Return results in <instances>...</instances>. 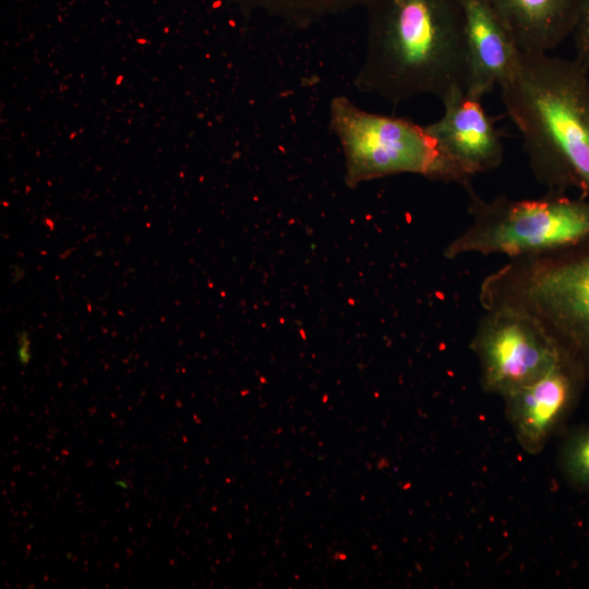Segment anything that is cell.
Wrapping results in <instances>:
<instances>
[{"label": "cell", "instance_id": "cell-3", "mask_svg": "<svg viewBox=\"0 0 589 589\" xmlns=\"http://www.w3.org/2000/svg\"><path fill=\"white\" fill-rule=\"evenodd\" d=\"M479 300L484 310L506 304L536 317L589 383V240L509 259L483 279Z\"/></svg>", "mask_w": 589, "mask_h": 589}, {"label": "cell", "instance_id": "cell-14", "mask_svg": "<svg viewBox=\"0 0 589 589\" xmlns=\"http://www.w3.org/2000/svg\"><path fill=\"white\" fill-rule=\"evenodd\" d=\"M16 358L24 366L32 360V340L26 330H21L16 335Z\"/></svg>", "mask_w": 589, "mask_h": 589}, {"label": "cell", "instance_id": "cell-6", "mask_svg": "<svg viewBox=\"0 0 589 589\" xmlns=\"http://www.w3.org/2000/svg\"><path fill=\"white\" fill-rule=\"evenodd\" d=\"M470 349L483 390L502 398L542 376L564 356L536 317L506 304L485 309Z\"/></svg>", "mask_w": 589, "mask_h": 589}, {"label": "cell", "instance_id": "cell-2", "mask_svg": "<svg viewBox=\"0 0 589 589\" xmlns=\"http://www.w3.org/2000/svg\"><path fill=\"white\" fill-rule=\"evenodd\" d=\"M589 70L574 59L521 52L501 86L536 180L549 191L589 197Z\"/></svg>", "mask_w": 589, "mask_h": 589}, {"label": "cell", "instance_id": "cell-13", "mask_svg": "<svg viewBox=\"0 0 589 589\" xmlns=\"http://www.w3.org/2000/svg\"><path fill=\"white\" fill-rule=\"evenodd\" d=\"M575 59L589 70V0H584L578 22L572 35Z\"/></svg>", "mask_w": 589, "mask_h": 589}, {"label": "cell", "instance_id": "cell-12", "mask_svg": "<svg viewBox=\"0 0 589 589\" xmlns=\"http://www.w3.org/2000/svg\"><path fill=\"white\" fill-rule=\"evenodd\" d=\"M558 467L572 488L589 493V421L565 433L558 450Z\"/></svg>", "mask_w": 589, "mask_h": 589}, {"label": "cell", "instance_id": "cell-11", "mask_svg": "<svg viewBox=\"0 0 589 589\" xmlns=\"http://www.w3.org/2000/svg\"><path fill=\"white\" fill-rule=\"evenodd\" d=\"M250 11H262L292 25L309 26L327 16L363 8L368 0H236Z\"/></svg>", "mask_w": 589, "mask_h": 589}, {"label": "cell", "instance_id": "cell-4", "mask_svg": "<svg viewBox=\"0 0 589 589\" xmlns=\"http://www.w3.org/2000/svg\"><path fill=\"white\" fill-rule=\"evenodd\" d=\"M470 225L444 249L454 260L465 254H502L508 259L541 255L589 240V200L549 191L542 197L490 201L468 184Z\"/></svg>", "mask_w": 589, "mask_h": 589}, {"label": "cell", "instance_id": "cell-16", "mask_svg": "<svg viewBox=\"0 0 589 589\" xmlns=\"http://www.w3.org/2000/svg\"><path fill=\"white\" fill-rule=\"evenodd\" d=\"M16 276L19 277V279L23 278V269H21V268H19V267H17V268H14V271H13V277H16Z\"/></svg>", "mask_w": 589, "mask_h": 589}, {"label": "cell", "instance_id": "cell-8", "mask_svg": "<svg viewBox=\"0 0 589 589\" xmlns=\"http://www.w3.org/2000/svg\"><path fill=\"white\" fill-rule=\"evenodd\" d=\"M444 112L425 125L441 153L456 170L464 187L472 176L497 168L504 157V146L495 121L481 99L462 88H454L442 99Z\"/></svg>", "mask_w": 589, "mask_h": 589}, {"label": "cell", "instance_id": "cell-15", "mask_svg": "<svg viewBox=\"0 0 589 589\" xmlns=\"http://www.w3.org/2000/svg\"><path fill=\"white\" fill-rule=\"evenodd\" d=\"M115 483L122 490H125L129 488L127 480L119 479V480H116Z\"/></svg>", "mask_w": 589, "mask_h": 589}, {"label": "cell", "instance_id": "cell-1", "mask_svg": "<svg viewBox=\"0 0 589 589\" xmlns=\"http://www.w3.org/2000/svg\"><path fill=\"white\" fill-rule=\"evenodd\" d=\"M366 50L358 91L397 106L421 95L466 91L467 56L459 0H368Z\"/></svg>", "mask_w": 589, "mask_h": 589}, {"label": "cell", "instance_id": "cell-5", "mask_svg": "<svg viewBox=\"0 0 589 589\" xmlns=\"http://www.w3.org/2000/svg\"><path fill=\"white\" fill-rule=\"evenodd\" d=\"M329 127L340 144L345 183L350 188L399 173L462 184L425 125L369 112L348 97L336 96L329 104Z\"/></svg>", "mask_w": 589, "mask_h": 589}, {"label": "cell", "instance_id": "cell-7", "mask_svg": "<svg viewBox=\"0 0 589 589\" xmlns=\"http://www.w3.org/2000/svg\"><path fill=\"white\" fill-rule=\"evenodd\" d=\"M589 385L582 370L563 356L536 381L503 397L520 446L539 454L566 425Z\"/></svg>", "mask_w": 589, "mask_h": 589}, {"label": "cell", "instance_id": "cell-10", "mask_svg": "<svg viewBox=\"0 0 589 589\" xmlns=\"http://www.w3.org/2000/svg\"><path fill=\"white\" fill-rule=\"evenodd\" d=\"M521 52L554 50L572 36L584 0H484Z\"/></svg>", "mask_w": 589, "mask_h": 589}, {"label": "cell", "instance_id": "cell-9", "mask_svg": "<svg viewBox=\"0 0 589 589\" xmlns=\"http://www.w3.org/2000/svg\"><path fill=\"white\" fill-rule=\"evenodd\" d=\"M467 56L466 93L482 97L507 82L521 51L512 34L484 0H459Z\"/></svg>", "mask_w": 589, "mask_h": 589}]
</instances>
